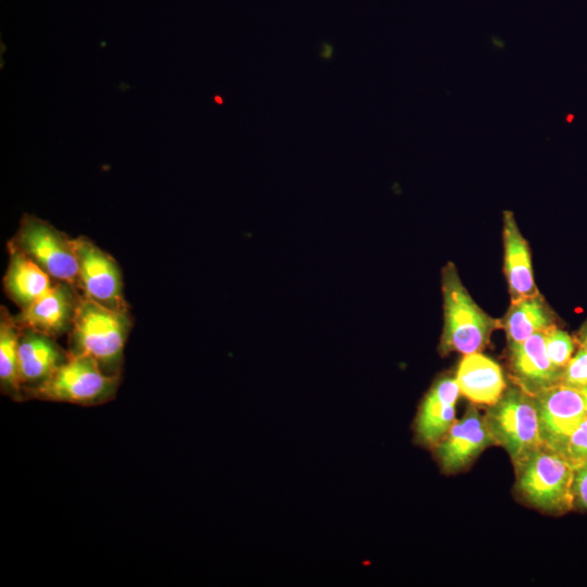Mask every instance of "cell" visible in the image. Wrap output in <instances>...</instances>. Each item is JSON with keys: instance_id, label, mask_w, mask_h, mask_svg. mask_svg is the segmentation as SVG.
<instances>
[{"instance_id": "obj_21", "label": "cell", "mask_w": 587, "mask_h": 587, "mask_svg": "<svg viewBox=\"0 0 587 587\" xmlns=\"http://www.w3.org/2000/svg\"><path fill=\"white\" fill-rule=\"evenodd\" d=\"M560 382L573 387L587 386V348L582 346L561 372Z\"/></svg>"}, {"instance_id": "obj_26", "label": "cell", "mask_w": 587, "mask_h": 587, "mask_svg": "<svg viewBox=\"0 0 587 587\" xmlns=\"http://www.w3.org/2000/svg\"><path fill=\"white\" fill-rule=\"evenodd\" d=\"M582 390H583L584 397H585V411H586V415H587V386L583 387Z\"/></svg>"}, {"instance_id": "obj_15", "label": "cell", "mask_w": 587, "mask_h": 587, "mask_svg": "<svg viewBox=\"0 0 587 587\" xmlns=\"http://www.w3.org/2000/svg\"><path fill=\"white\" fill-rule=\"evenodd\" d=\"M504 274L512 301L538 296L528 243L520 233L513 212H503Z\"/></svg>"}, {"instance_id": "obj_20", "label": "cell", "mask_w": 587, "mask_h": 587, "mask_svg": "<svg viewBox=\"0 0 587 587\" xmlns=\"http://www.w3.org/2000/svg\"><path fill=\"white\" fill-rule=\"evenodd\" d=\"M560 452L574 467L587 460V415L569 435Z\"/></svg>"}, {"instance_id": "obj_17", "label": "cell", "mask_w": 587, "mask_h": 587, "mask_svg": "<svg viewBox=\"0 0 587 587\" xmlns=\"http://www.w3.org/2000/svg\"><path fill=\"white\" fill-rule=\"evenodd\" d=\"M552 325L551 314L540 295L512 301L503 321L509 346Z\"/></svg>"}, {"instance_id": "obj_5", "label": "cell", "mask_w": 587, "mask_h": 587, "mask_svg": "<svg viewBox=\"0 0 587 587\" xmlns=\"http://www.w3.org/2000/svg\"><path fill=\"white\" fill-rule=\"evenodd\" d=\"M118 384L120 374H107L88 355L70 353L67 360L46 382L28 394L43 400L90 405L112 399Z\"/></svg>"}, {"instance_id": "obj_2", "label": "cell", "mask_w": 587, "mask_h": 587, "mask_svg": "<svg viewBox=\"0 0 587 587\" xmlns=\"http://www.w3.org/2000/svg\"><path fill=\"white\" fill-rule=\"evenodd\" d=\"M514 465L516 489L529 504L550 513L574 507V466L561 452L541 445Z\"/></svg>"}, {"instance_id": "obj_13", "label": "cell", "mask_w": 587, "mask_h": 587, "mask_svg": "<svg viewBox=\"0 0 587 587\" xmlns=\"http://www.w3.org/2000/svg\"><path fill=\"white\" fill-rule=\"evenodd\" d=\"M509 347L511 367L520 387L533 395L560 382L561 371L548 357L544 332L535 333L524 341Z\"/></svg>"}, {"instance_id": "obj_4", "label": "cell", "mask_w": 587, "mask_h": 587, "mask_svg": "<svg viewBox=\"0 0 587 587\" xmlns=\"http://www.w3.org/2000/svg\"><path fill=\"white\" fill-rule=\"evenodd\" d=\"M485 420L495 444L505 449L513 463L544 445L535 399L520 386L505 389L489 405Z\"/></svg>"}, {"instance_id": "obj_10", "label": "cell", "mask_w": 587, "mask_h": 587, "mask_svg": "<svg viewBox=\"0 0 587 587\" xmlns=\"http://www.w3.org/2000/svg\"><path fill=\"white\" fill-rule=\"evenodd\" d=\"M491 444H495V440L485 416L470 407L463 417L454 422L436 445L435 454L446 472H457Z\"/></svg>"}, {"instance_id": "obj_9", "label": "cell", "mask_w": 587, "mask_h": 587, "mask_svg": "<svg viewBox=\"0 0 587 587\" xmlns=\"http://www.w3.org/2000/svg\"><path fill=\"white\" fill-rule=\"evenodd\" d=\"M82 292L66 282L55 280L52 288L14 315L16 324L54 338L72 329Z\"/></svg>"}, {"instance_id": "obj_14", "label": "cell", "mask_w": 587, "mask_h": 587, "mask_svg": "<svg viewBox=\"0 0 587 587\" xmlns=\"http://www.w3.org/2000/svg\"><path fill=\"white\" fill-rule=\"evenodd\" d=\"M455 382L460 394L477 404L496 403L507 389L500 365L480 352L464 354Z\"/></svg>"}, {"instance_id": "obj_1", "label": "cell", "mask_w": 587, "mask_h": 587, "mask_svg": "<svg viewBox=\"0 0 587 587\" xmlns=\"http://www.w3.org/2000/svg\"><path fill=\"white\" fill-rule=\"evenodd\" d=\"M134 321L129 310L115 311L82 294L68 333V352L88 355L110 375L121 373L124 348Z\"/></svg>"}, {"instance_id": "obj_23", "label": "cell", "mask_w": 587, "mask_h": 587, "mask_svg": "<svg viewBox=\"0 0 587 587\" xmlns=\"http://www.w3.org/2000/svg\"><path fill=\"white\" fill-rule=\"evenodd\" d=\"M334 53V48L327 43V42H323V49H322V52H321V58L324 59V60H329L332 58Z\"/></svg>"}, {"instance_id": "obj_22", "label": "cell", "mask_w": 587, "mask_h": 587, "mask_svg": "<svg viewBox=\"0 0 587 587\" xmlns=\"http://www.w3.org/2000/svg\"><path fill=\"white\" fill-rule=\"evenodd\" d=\"M573 503L582 510H587V460L574 467Z\"/></svg>"}, {"instance_id": "obj_24", "label": "cell", "mask_w": 587, "mask_h": 587, "mask_svg": "<svg viewBox=\"0 0 587 587\" xmlns=\"http://www.w3.org/2000/svg\"><path fill=\"white\" fill-rule=\"evenodd\" d=\"M580 341H582L580 345L587 348V327L584 328L582 332Z\"/></svg>"}, {"instance_id": "obj_12", "label": "cell", "mask_w": 587, "mask_h": 587, "mask_svg": "<svg viewBox=\"0 0 587 587\" xmlns=\"http://www.w3.org/2000/svg\"><path fill=\"white\" fill-rule=\"evenodd\" d=\"M455 378L441 377L425 395L414 423L417 440L425 446H436L448 433L455 417L459 398Z\"/></svg>"}, {"instance_id": "obj_19", "label": "cell", "mask_w": 587, "mask_h": 587, "mask_svg": "<svg viewBox=\"0 0 587 587\" xmlns=\"http://www.w3.org/2000/svg\"><path fill=\"white\" fill-rule=\"evenodd\" d=\"M544 337L551 363L562 372L574 351V342L571 336L552 325L544 332Z\"/></svg>"}, {"instance_id": "obj_18", "label": "cell", "mask_w": 587, "mask_h": 587, "mask_svg": "<svg viewBox=\"0 0 587 587\" xmlns=\"http://www.w3.org/2000/svg\"><path fill=\"white\" fill-rule=\"evenodd\" d=\"M20 326L9 310L0 307V385L1 390L13 399L22 398L18 375Z\"/></svg>"}, {"instance_id": "obj_3", "label": "cell", "mask_w": 587, "mask_h": 587, "mask_svg": "<svg viewBox=\"0 0 587 587\" xmlns=\"http://www.w3.org/2000/svg\"><path fill=\"white\" fill-rule=\"evenodd\" d=\"M444 329L442 354L479 352L488 344L497 322L486 314L463 286L452 263L442 270Z\"/></svg>"}, {"instance_id": "obj_7", "label": "cell", "mask_w": 587, "mask_h": 587, "mask_svg": "<svg viewBox=\"0 0 587 587\" xmlns=\"http://www.w3.org/2000/svg\"><path fill=\"white\" fill-rule=\"evenodd\" d=\"M77 258L79 291L115 311L129 310L124 297V283L116 260L87 236L74 238Z\"/></svg>"}, {"instance_id": "obj_11", "label": "cell", "mask_w": 587, "mask_h": 587, "mask_svg": "<svg viewBox=\"0 0 587 587\" xmlns=\"http://www.w3.org/2000/svg\"><path fill=\"white\" fill-rule=\"evenodd\" d=\"M55 338L20 326L18 375L22 389L29 392L46 382L68 358Z\"/></svg>"}, {"instance_id": "obj_6", "label": "cell", "mask_w": 587, "mask_h": 587, "mask_svg": "<svg viewBox=\"0 0 587 587\" xmlns=\"http://www.w3.org/2000/svg\"><path fill=\"white\" fill-rule=\"evenodd\" d=\"M8 243L22 251L54 280L66 282L78 289L75 241L50 222L34 214H23Z\"/></svg>"}, {"instance_id": "obj_27", "label": "cell", "mask_w": 587, "mask_h": 587, "mask_svg": "<svg viewBox=\"0 0 587 587\" xmlns=\"http://www.w3.org/2000/svg\"><path fill=\"white\" fill-rule=\"evenodd\" d=\"M214 99H215V101H216L217 103H220V104L223 103V99H222L220 96H215Z\"/></svg>"}, {"instance_id": "obj_16", "label": "cell", "mask_w": 587, "mask_h": 587, "mask_svg": "<svg viewBox=\"0 0 587 587\" xmlns=\"http://www.w3.org/2000/svg\"><path fill=\"white\" fill-rule=\"evenodd\" d=\"M9 263L3 276V289L20 310H24L49 291L54 279L33 260L8 243Z\"/></svg>"}, {"instance_id": "obj_8", "label": "cell", "mask_w": 587, "mask_h": 587, "mask_svg": "<svg viewBox=\"0 0 587 587\" xmlns=\"http://www.w3.org/2000/svg\"><path fill=\"white\" fill-rule=\"evenodd\" d=\"M540 436L545 446L561 451L569 435L585 417V397L582 388L561 382L535 394Z\"/></svg>"}, {"instance_id": "obj_25", "label": "cell", "mask_w": 587, "mask_h": 587, "mask_svg": "<svg viewBox=\"0 0 587 587\" xmlns=\"http://www.w3.org/2000/svg\"><path fill=\"white\" fill-rule=\"evenodd\" d=\"M491 41L496 48L502 49L504 47V42L499 38H492Z\"/></svg>"}]
</instances>
